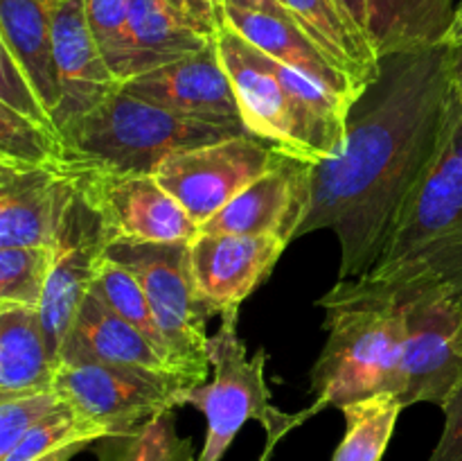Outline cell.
Wrapping results in <instances>:
<instances>
[{"instance_id": "obj_20", "label": "cell", "mask_w": 462, "mask_h": 461, "mask_svg": "<svg viewBox=\"0 0 462 461\" xmlns=\"http://www.w3.org/2000/svg\"><path fill=\"white\" fill-rule=\"evenodd\" d=\"M54 3L57 0H0V48L21 66L52 120L61 104L52 34Z\"/></svg>"}, {"instance_id": "obj_22", "label": "cell", "mask_w": 462, "mask_h": 461, "mask_svg": "<svg viewBox=\"0 0 462 461\" xmlns=\"http://www.w3.org/2000/svg\"><path fill=\"white\" fill-rule=\"evenodd\" d=\"M458 0H368V41L379 59L445 45Z\"/></svg>"}, {"instance_id": "obj_1", "label": "cell", "mask_w": 462, "mask_h": 461, "mask_svg": "<svg viewBox=\"0 0 462 461\" xmlns=\"http://www.w3.org/2000/svg\"><path fill=\"white\" fill-rule=\"evenodd\" d=\"M449 45L379 59L377 80L350 107L338 156L311 163V202L298 238L334 230L338 280L370 274L402 211L431 167L451 107Z\"/></svg>"}, {"instance_id": "obj_11", "label": "cell", "mask_w": 462, "mask_h": 461, "mask_svg": "<svg viewBox=\"0 0 462 461\" xmlns=\"http://www.w3.org/2000/svg\"><path fill=\"white\" fill-rule=\"evenodd\" d=\"M68 170L99 208L116 242H194L201 233V226L156 174H117L81 165Z\"/></svg>"}, {"instance_id": "obj_31", "label": "cell", "mask_w": 462, "mask_h": 461, "mask_svg": "<svg viewBox=\"0 0 462 461\" xmlns=\"http://www.w3.org/2000/svg\"><path fill=\"white\" fill-rule=\"evenodd\" d=\"M102 437H106V432L99 425L79 416L68 402H63V407H59L54 414H50L48 419L34 425L18 441V446L0 461H32L52 450L75 446V443H88V446H93Z\"/></svg>"}, {"instance_id": "obj_37", "label": "cell", "mask_w": 462, "mask_h": 461, "mask_svg": "<svg viewBox=\"0 0 462 461\" xmlns=\"http://www.w3.org/2000/svg\"><path fill=\"white\" fill-rule=\"evenodd\" d=\"M337 5L350 18L352 25L368 39V0H337Z\"/></svg>"}, {"instance_id": "obj_9", "label": "cell", "mask_w": 462, "mask_h": 461, "mask_svg": "<svg viewBox=\"0 0 462 461\" xmlns=\"http://www.w3.org/2000/svg\"><path fill=\"white\" fill-rule=\"evenodd\" d=\"M287 156L253 134L206 145L167 158L156 172L199 226L228 206L242 190L280 165Z\"/></svg>"}, {"instance_id": "obj_15", "label": "cell", "mask_w": 462, "mask_h": 461, "mask_svg": "<svg viewBox=\"0 0 462 461\" xmlns=\"http://www.w3.org/2000/svg\"><path fill=\"white\" fill-rule=\"evenodd\" d=\"M311 202V163L284 156L201 226V233L273 235L291 244Z\"/></svg>"}, {"instance_id": "obj_34", "label": "cell", "mask_w": 462, "mask_h": 461, "mask_svg": "<svg viewBox=\"0 0 462 461\" xmlns=\"http://www.w3.org/2000/svg\"><path fill=\"white\" fill-rule=\"evenodd\" d=\"M442 411H445V429L427 461H462V380Z\"/></svg>"}, {"instance_id": "obj_32", "label": "cell", "mask_w": 462, "mask_h": 461, "mask_svg": "<svg viewBox=\"0 0 462 461\" xmlns=\"http://www.w3.org/2000/svg\"><path fill=\"white\" fill-rule=\"evenodd\" d=\"M57 391L27 393V396L0 398V459L18 446L34 425L63 407Z\"/></svg>"}, {"instance_id": "obj_5", "label": "cell", "mask_w": 462, "mask_h": 461, "mask_svg": "<svg viewBox=\"0 0 462 461\" xmlns=\"http://www.w3.org/2000/svg\"><path fill=\"white\" fill-rule=\"evenodd\" d=\"M68 165L117 174H156L174 154L248 134L244 127H217L134 98L125 89L61 131Z\"/></svg>"}, {"instance_id": "obj_36", "label": "cell", "mask_w": 462, "mask_h": 461, "mask_svg": "<svg viewBox=\"0 0 462 461\" xmlns=\"http://www.w3.org/2000/svg\"><path fill=\"white\" fill-rule=\"evenodd\" d=\"M226 7H237V9H248V12L271 14V16H278V18H284V21L293 23L280 0H226Z\"/></svg>"}, {"instance_id": "obj_17", "label": "cell", "mask_w": 462, "mask_h": 461, "mask_svg": "<svg viewBox=\"0 0 462 461\" xmlns=\"http://www.w3.org/2000/svg\"><path fill=\"white\" fill-rule=\"evenodd\" d=\"M72 193L68 167L0 165V247H54Z\"/></svg>"}, {"instance_id": "obj_18", "label": "cell", "mask_w": 462, "mask_h": 461, "mask_svg": "<svg viewBox=\"0 0 462 461\" xmlns=\"http://www.w3.org/2000/svg\"><path fill=\"white\" fill-rule=\"evenodd\" d=\"M59 362H99V364L153 371V373L183 375L138 328L116 315L93 292L86 294L72 321L70 333L59 353Z\"/></svg>"}, {"instance_id": "obj_7", "label": "cell", "mask_w": 462, "mask_h": 461, "mask_svg": "<svg viewBox=\"0 0 462 461\" xmlns=\"http://www.w3.org/2000/svg\"><path fill=\"white\" fill-rule=\"evenodd\" d=\"M192 242L117 240L104 256L125 267L144 289L176 364L197 384L210 375L208 319L215 310L199 289L192 269Z\"/></svg>"}, {"instance_id": "obj_38", "label": "cell", "mask_w": 462, "mask_h": 461, "mask_svg": "<svg viewBox=\"0 0 462 461\" xmlns=\"http://www.w3.org/2000/svg\"><path fill=\"white\" fill-rule=\"evenodd\" d=\"M447 45H449L451 84H454V90L462 98V41L460 43H447Z\"/></svg>"}, {"instance_id": "obj_28", "label": "cell", "mask_w": 462, "mask_h": 461, "mask_svg": "<svg viewBox=\"0 0 462 461\" xmlns=\"http://www.w3.org/2000/svg\"><path fill=\"white\" fill-rule=\"evenodd\" d=\"M90 292L97 294L116 315H120L122 319L129 321L134 328H138L140 333H143L144 337H147L149 342H152L153 346H156L158 351L180 371V373L188 375L179 364H176L174 355H171L170 346H167L165 334H162L161 325H158L156 315H153L152 306H149L147 296H144V289L140 287V283L135 280L134 274H129L125 267L116 265V262L108 260V258L104 256L102 267H99L97 271V278L90 285Z\"/></svg>"}, {"instance_id": "obj_24", "label": "cell", "mask_w": 462, "mask_h": 461, "mask_svg": "<svg viewBox=\"0 0 462 461\" xmlns=\"http://www.w3.org/2000/svg\"><path fill=\"white\" fill-rule=\"evenodd\" d=\"M131 39L134 77L192 57L212 43L167 0H131Z\"/></svg>"}, {"instance_id": "obj_25", "label": "cell", "mask_w": 462, "mask_h": 461, "mask_svg": "<svg viewBox=\"0 0 462 461\" xmlns=\"http://www.w3.org/2000/svg\"><path fill=\"white\" fill-rule=\"evenodd\" d=\"M0 165L66 170V138L54 122H39L0 104Z\"/></svg>"}, {"instance_id": "obj_35", "label": "cell", "mask_w": 462, "mask_h": 461, "mask_svg": "<svg viewBox=\"0 0 462 461\" xmlns=\"http://www.w3.org/2000/svg\"><path fill=\"white\" fill-rule=\"evenodd\" d=\"M203 36L215 41L226 27V0H167Z\"/></svg>"}, {"instance_id": "obj_41", "label": "cell", "mask_w": 462, "mask_h": 461, "mask_svg": "<svg viewBox=\"0 0 462 461\" xmlns=\"http://www.w3.org/2000/svg\"><path fill=\"white\" fill-rule=\"evenodd\" d=\"M266 459H269V452H264V455H262V459H260V461H266Z\"/></svg>"}, {"instance_id": "obj_27", "label": "cell", "mask_w": 462, "mask_h": 461, "mask_svg": "<svg viewBox=\"0 0 462 461\" xmlns=\"http://www.w3.org/2000/svg\"><path fill=\"white\" fill-rule=\"evenodd\" d=\"M402 409L404 405L393 393H379L343 407L346 437L332 461H382Z\"/></svg>"}, {"instance_id": "obj_6", "label": "cell", "mask_w": 462, "mask_h": 461, "mask_svg": "<svg viewBox=\"0 0 462 461\" xmlns=\"http://www.w3.org/2000/svg\"><path fill=\"white\" fill-rule=\"evenodd\" d=\"M221 324L210 337L208 353L215 369L210 384H199L180 398V407H197L206 414L208 432L206 443L199 452L197 461H221L228 452L230 443L248 420H257L264 428L266 450L273 452L280 438L296 429L302 420L314 416L319 407L311 405L300 414H284L271 400V389L266 384V351L260 348L248 357L246 346L239 339L237 319L239 307L219 315Z\"/></svg>"}, {"instance_id": "obj_19", "label": "cell", "mask_w": 462, "mask_h": 461, "mask_svg": "<svg viewBox=\"0 0 462 461\" xmlns=\"http://www.w3.org/2000/svg\"><path fill=\"white\" fill-rule=\"evenodd\" d=\"M226 25L239 32L244 39L251 41L255 48L269 54L271 59L310 77L320 89L341 99L346 107H352L356 98L364 93V89H359L305 32H300L293 23L284 21V18L248 12V9L226 7Z\"/></svg>"}, {"instance_id": "obj_29", "label": "cell", "mask_w": 462, "mask_h": 461, "mask_svg": "<svg viewBox=\"0 0 462 461\" xmlns=\"http://www.w3.org/2000/svg\"><path fill=\"white\" fill-rule=\"evenodd\" d=\"M54 262V247H0V303L41 310Z\"/></svg>"}, {"instance_id": "obj_16", "label": "cell", "mask_w": 462, "mask_h": 461, "mask_svg": "<svg viewBox=\"0 0 462 461\" xmlns=\"http://www.w3.org/2000/svg\"><path fill=\"white\" fill-rule=\"evenodd\" d=\"M189 247L199 289L221 315L242 306L269 278L287 242L273 235L199 233Z\"/></svg>"}, {"instance_id": "obj_4", "label": "cell", "mask_w": 462, "mask_h": 461, "mask_svg": "<svg viewBox=\"0 0 462 461\" xmlns=\"http://www.w3.org/2000/svg\"><path fill=\"white\" fill-rule=\"evenodd\" d=\"M316 306L325 307L329 337L311 366V393L319 409H343L352 402L393 393L400 398L404 357V307L364 296L328 292Z\"/></svg>"}, {"instance_id": "obj_23", "label": "cell", "mask_w": 462, "mask_h": 461, "mask_svg": "<svg viewBox=\"0 0 462 461\" xmlns=\"http://www.w3.org/2000/svg\"><path fill=\"white\" fill-rule=\"evenodd\" d=\"M289 18L305 32L359 89L379 75V57L364 34L343 14L337 0H280Z\"/></svg>"}, {"instance_id": "obj_39", "label": "cell", "mask_w": 462, "mask_h": 461, "mask_svg": "<svg viewBox=\"0 0 462 461\" xmlns=\"http://www.w3.org/2000/svg\"><path fill=\"white\" fill-rule=\"evenodd\" d=\"M86 447H90L88 443H75V446L61 447V450H52V452H48V455L36 456V459H32V461H70L72 456L79 455V452L86 450Z\"/></svg>"}, {"instance_id": "obj_21", "label": "cell", "mask_w": 462, "mask_h": 461, "mask_svg": "<svg viewBox=\"0 0 462 461\" xmlns=\"http://www.w3.org/2000/svg\"><path fill=\"white\" fill-rule=\"evenodd\" d=\"M57 366L39 307L0 303V398L54 391Z\"/></svg>"}, {"instance_id": "obj_30", "label": "cell", "mask_w": 462, "mask_h": 461, "mask_svg": "<svg viewBox=\"0 0 462 461\" xmlns=\"http://www.w3.org/2000/svg\"><path fill=\"white\" fill-rule=\"evenodd\" d=\"M86 21L104 59L120 81L134 80L131 0H84Z\"/></svg>"}, {"instance_id": "obj_14", "label": "cell", "mask_w": 462, "mask_h": 461, "mask_svg": "<svg viewBox=\"0 0 462 461\" xmlns=\"http://www.w3.org/2000/svg\"><path fill=\"white\" fill-rule=\"evenodd\" d=\"M54 57H57L61 104L54 113L59 131L102 107L125 89L104 59L88 21L84 0H57L52 7Z\"/></svg>"}, {"instance_id": "obj_10", "label": "cell", "mask_w": 462, "mask_h": 461, "mask_svg": "<svg viewBox=\"0 0 462 461\" xmlns=\"http://www.w3.org/2000/svg\"><path fill=\"white\" fill-rule=\"evenodd\" d=\"M113 242L116 238L104 221L99 208L90 202L88 194L75 181V193L68 203L61 230L54 244L57 262H54L43 303H41V319L48 334V346L57 362L63 342L72 328V321L86 294L90 292V285L97 278L104 253Z\"/></svg>"}, {"instance_id": "obj_13", "label": "cell", "mask_w": 462, "mask_h": 461, "mask_svg": "<svg viewBox=\"0 0 462 461\" xmlns=\"http://www.w3.org/2000/svg\"><path fill=\"white\" fill-rule=\"evenodd\" d=\"M125 90L144 102L208 122V125L246 129L217 41H212L208 48L192 57L179 59V61L134 77L126 81Z\"/></svg>"}, {"instance_id": "obj_12", "label": "cell", "mask_w": 462, "mask_h": 461, "mask_svg": "<svg viewBox=\"0 0 462 461\" xmlns=\"http://www.w3.org/2000/svg\"><path fill=\"white\" fill-rule=\"evenodd\" d=\"M406 321L402 405L433 402L442 409L462 380V306L427 294L402 303Z\"/></svg>"}, {"instance_id": "obj_40", "label": "cell", "mask_w": 462, "mask_h": 461, "mask_svg": "<svg viewBox=\"0 0 462 461\" xmlns=\"http://www.w3.org/2000/svg\"><path fill=\"white\" fill-rule=\"evenodd\" d=\"M460 41H462V0L458 5V12H456V21H454V27H451V34L447 43H460Z\"/></svg>"}, {"instance_id": "obj_3", "label": "cell", "mask_w": 462, "mask_h": 461, "mask_svg": "<svg viewBox=\"0 0 462 461\" xmlns=\"http://www.w3.org/2000/svg\"><path fill=\"white\" fill-rule=\"evenodd\" d=\"M248 134L307 163L338 156L350 107L226 25L217 36Z\"/></svg>"}, {"instance_id": "obj_8", "label": "cell", "mask_w": 462, "mask_h": 461, "mask_svg": "<svg viewBox=\"0 0 462 461\" xmlns=\"http://www.w3.org/2000/svg\"><path fill=\"white\" fill-rule=\"evenodd\" d=\"M199 387L174 373L99 364L59 362L54 391L79 416L108 434L131 432L156 416L180 407L185 391Z\"/></svg>"}, {"instance_id": "obj_2", "label": "cell", "mask_w": 462, "mask_h": 461, "mask_svg": "<svg viewBox=\"0 0 462 461\" xmlns=\"http://www.w3.org/2000/svg\"><path fill=\"white\" fill-rule=\"evenodd\" d=\"M329 292L395 306L440 294L462 306V98L456 90L440 149L406 202L383 256L370 274L338 280Z\"/></svg>"}, {"instance_id": "obj_26", "label": "cell", "mask_w": 462, "mask_h": 461, "mask_svg": "<svg viewBox=\"0 0 462 461\" xmlns=\"http://www.w3.org/2000/svg\"><path fill=\"white\" fill-rule=\"evenodd\" d=\"M90 447L97 461H197L192 438L176 432L174 409L131 432L97 438Z\"/></svg>"}, {"instance_id": "obj_33", "label": "cell", "mask_w": 462, "mask_h": 461, "mask_svg": "<svg viewBox=\"0 0 462 461\" xmlns=\"http://www.w3.org/2000/svg\"><path fill=\"white\" fill-rule=\"evenodd\" d=\"M0 104L39 122H54L12 54L0 48Z\"/></svg>"}]
</instances>
